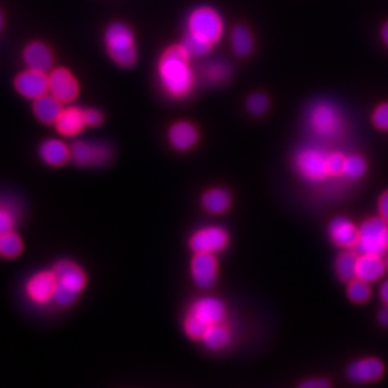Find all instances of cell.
<instances>
[{"instance_id": "35", "label": "cell", "mask_w": 388, "mask_h": 388, "mask_svg": "<svg viewBox=\"0 0 388 388\" xmlns=\"http://www.w3.org/2000/svg\"><path fill=\"white\" fill-rule=\"evenodd\" d=\"M14 225V219L7 210L0 209V235L12 232Z\"/></svg>"}, {"instance_id": "24", "label": "cell", "mask_w": 388, "mask_h": 388, "mask_svg": "<svg viewBox=\"0 0 388 388\" xmlns=\"http://www.w3.org/2000/svg\"><path fill=\"white\" fill-rule=\"evenodd\" d=\"M230 338H232L230 329L221 322L214 326H210L209 328L206 329L205 335L202 336V341L209 350L219 351L229 344Z\"/></svg>"}, {"instance_id": "40", "label": "cell", "mask_w": 388, "mask_h": 388, "mask_svg": "<svg viewBox=\"0 0 388 388\" xmlns=\"http://www.w3.org/2000/svg\"><path fill=\"white\" fill-rule=\"evenodd\" d=\"M378 319H380V322H381L383 326L388 327V306H385L381 312H380V314H378Z\"/></svg>"}, {"instance_id": "34", "label": "cell", "mask_w": 388, "mask_h": 388, "mask_svg": "<svg viewBox=\"0 0 388 388\" xmlns=\"http://www.w3.org/2000/svg\"><path fill=\"white\" fill-rule=\"evenodd\" d=\"M374 126L380 130H388V104L381 105L374 113Z\"/></svg>"}, {"instance_id": "12", "label": "cell", "mask_w": 388, "mask_h": 388, "mask_svg": "<svg viewBox=\"0 0 388 388\" xmlns=\"http://www.w3.org/2000/svg\"><path fill=\"white\" fill-rule=\"evenodd\" d=\"M187 314L209 328L210 326L224 322L226 309L221 300L210 297L197 299Z\"/></svg>"}, {"instance_id": "8", "label": "cell", "mask_w": 388, "mask_h": 388, "mask_svg": "<svg viewBox=\"0 0 388 388\" xmlns=\"http://www.w3.org/2000/svg\"><path fill=\"white\" fill-rule=\"evenodd\" d=\"M71 158L82 167L101 166L111 158V149L101 142L77 141L71 146Z\"/></svg>"}, {"instance_id": "5", "label": "cell", "mask_w": 388, "mask_h": 388, "mask_svg": "<svg viewBox=\"0 0 388 388\" xmlns=\"http://www.w3.org/2000/svg\"><path fill=\"white\" fill-rule=\"evenodd\" d=\"M189 33L208 40L211 45L217 43L223 36L224 23L217 12L209 7L195 9L187 21Z\"/></svg>"}, {"instance_id": "10", "label": "cell", "mask_w": 388, "mask_h": 388, "mask_svg": "<svg viewBox=\"0 0 388 388\" xmlns=\"http://www.w3.org/2000/svg\"><path fill=\"white\" fill-rule=\"evenodd\" d=\"M217 261L214 254L195 253L191 261V276L194 283L202 289H209L217 283Z\"/></svg>"}, {"instance_id": "19", "label": "cell", "mask_w": 388, "mask_h": 388, "mask_svg": "<svg viewBox=\"0 0 388 388\" xmlns=\"http://www.w3.org/2000/svg\"><path fill=\"white\" fill-rule=\"evenodd\" d=\"M169 140L172 147L180 151H186L196 145V142L199 140V134L193 123L181 121L172 125V128L169 131Z\"/></svg>"}, {"instance_id": "27", "label": "cell", "mask_w": 388, "mask_h": 388, "mask_svg": "<svg viewBox=\"0 0 388 388\" xmlns=\"http://www.w3.org/2000/svg\"><path fill=\"white\" fill-rule=\"evenodd\" d=\"M232 51L238 56H247L253 48V39L247 28L237 27L232 33Z\"/></svg>"}, {"instance_id": "42", "label": "cell", "mask_w": 388, "mask_h": 388, "mask_svg": "<svg viewBox=\"0 0 388 388\" xmlns=\"http://www.w3.org/2000/svg\"><path fill=\"white\" fill-rule=\"evenodd\" d=\"M1 24H3V21H1V15H0V28H1Z\"/></svg>"}, {"instance_id": "6", "label": "cell", "mask_w": 388, "mask_h": 388, "mask_svg": "<svg viewBox=\"0 0 388 388\" xmlns=\"http://www.w3.org/2000/svg\"><path fill=\"white\" fill-rule=\"evenodd\" d=\"M388 224L382 217L368 219L359 229L357 245L361 254L380 255L388 247Z\"/></svg>"}, {"instance_id": "13", "label": "cell", "mask_w": 388, "mask_h": 388, "mask_svg": "<svg viewBox=\"0 0 388 388\" xmlns=\"http://www.w3.org/2000/svg\"><path fill=\"white\" fill-rule=\"evenodd\" d=\"M15 87L23 97L37 99L49 90L48 75L45 72L28 69L16 77Z\"/></svg>"}, {"instance_id": "14", "label": "cell", "mask_w": 388, "mask_h": 388, "mask_svg": "<svg viewBox=\"0 0 388 388\" xmlns=\"http://www.w3.org/2000/svg\"><path fill=\"white\" fill-rule=\"evenodd\" d=\"M27 295L36 304H45L54 297L56 276L53 270L39 271L30 278L25 287Z\"/></svg>"}, {"instance_id": "32", "label": "cell", "mask_w": 388, "mask_h": 388, "mask_svg": "<svg viewBox=\"0 0 388 388\" xmlns=\"http://www.w3.org/2000/svg\"><path fill=\"white\" fill-rule=\"evenodd\" d=\"M344 156L342 152H329L328 155V172L329 176H341L343 175Z\"/></svg>"}, {"instance_id": "3", "label": "cell", "mask_w": 388, "mask_h": 388, "mask_svg": "<svg viewBox=\"0 0 388 388\" xmlns=\"http://www.w3.org/2000/svg\"><path fill=\"white\" fill-rule=\"evenodd\" d=\"M308 123L312 132L323 140H335L343 132L342 113L336 106L327 101L318 102L311 108Z\"/></svg>"}, {"instance_id": "29", "label": "cell", "mask_w": 388, "mask_h": 388, "mask_svg": "<svg viewBox=\"0 0 388 388\" xmlns=\"http://www.w3.org/2000/svg\"><path fill=\"white\" fill-rule=\"evenodd\" d=\"M367 164L365 158L359 155L345 156L344 160L343 175L350 179H359L365 175Z\"/></svg>"}, {"instance_id": "2", "label": "cell", "mask_w": 388, "mask_h": 388, "mask_svg": "<svg viewBox=\"0 0 388 388\" xmlns=\"http://www.w3.org/2000/svg\"><path fill=\"white\" fill-rule=\"evenodd\" d=\"M56 276V291L53 299L60 306L73 304L83 288L86 287V276L82 269L69 260H62L53 269Z\"/></svg>"}, {"instance_id": "36", "label": "cell", "mask_w": 388, "mask_h": 388, "mask_svg": "<svg viewBox=\"0 0 388 388\" xmlns=\"http://www.w3.org/2000/svg\"><path fill=\"white\" fill-rule=\"evenodd\" d=\"M84 121L87 126L96 128L102 123V114L98 112L97 110H87L84 111Z\"/></svg>"}, {"instance_id": "20", "label": "cell", "mask_w": 388, "mask_h": 388, "mask_svg": "<svg viewBox=\"0 0 388 388\" xmlns=\"http://www.w3.org/2000/svg\"><path fill=\"white\" fill-rule=\"evenodd\" d=\"M54 123L60 134L69 137L80 134L84 126H87L84 121V111L75 107L63 110Z\"/></svg>"}, {"instance_id": "18", "label": "cell", "mask_w": 388, "mask_h": 388, "mask_svg": "<svg viewBox=\"0 0 388 388\" xmlns=\"http://www.w3.org/2000/svg\"><path fill=\"white\" fill-rule=\"evenodd\" d=\"M23 58L29 69H36L39 72H49L53 66V56L49 48L43 43H32L24 51Z\"/></svg>"}, {"instance_id": "39", "label": "cell", "mask_w": 388, "mask_h": 388, "mask_svg": "<svg viewBox=\"0 0 388 388\" xmlns=\"http://www.w3.org/2000/svg\"><path fill=\"white\" fill-rule=\"evenodd\" d=\"M380 294H381V298L382 300H383V303H385L386 306H388V280H386L385 283L382 284Z\"/></svg>"}, {"instance_id": "11", "label": "cell", "mask_w": 388, "mask_h": 388, "mask_svg": "<svg viewBox=\"0 0 388 388\" xmlns=\"http://www.w3.org/2000/svg\"><path fill=\"white\" fill-rule=\"evenodd\" d=\"M48 87L49 93L62 104H69L75 101L78 95V83L75 77L63 68L54 69L48 75Z\"/></svg>"}, {"instance_id": "4", "label": "cell", "mask_w": 388, "mask_h": 388, "mask_svg": "<svg viewBox=\"0 0 388 388\" xmlns=\"http://www.w3.org/2000/svg\"><path fill=\"white\" fill-rule=\"evenodd\" d=\"M107 51L117 64L122 67L134 66L137 60V51L134 45V34L128 25L122 23H113L106 32Z\"/></svg>"}, {"instance_id": "9", "label": "cell", "mask_w": 388, "mask_h": 388, "mask_svg": "<svg viewBox=\"0 0 388 388\" xmlns=\"http://www.w3.org/2000/svg\"><path fill=\"white\" fill-rule=\"evenodd\" d=\"M229 241L228 232L219 226H206L195 232L190 239V247L195 253L214 254L223 250Z\"/></svg>"}, {"instance_id": "7", "label": "cell", "mask_w": 388, "mask_h": 388, "mask_svg": "<svg viewBox=\"0 0 388 388\" xmlns=\"http://www.w3.org/2000/svg\"><path fill=\"white\" fill-rule=\"evenodd\" d=\"M328 155L319 147H304L295 156V167L302 178L319 182L329 176Z\"/></svg>"}, {"instance_id": "31", "label": "cell", "mask_w": 388, "mask_h": 388, "mask_svg": "<svg viewBox=\"0 0 388 388\" xmlns=\"http://www.w3.org/2000/svg\"><path fill=\"white\" fill-rule=\"evenodd\" d=\"M229 67L223 62H213L205 69V75L211 82H223L229 75Z\"/></svg>"}, {"instance_id": "15", "label": "cell", "mask_w": 388, "mask_h": 388, "mask_svg": "<svg viewBox=\"0 0 388 388\" xmlns=\"http://www.w3.org/2000/svg\"><path fill=\"white\" fill-rule=\"evenodd\" d=\"M329 235L338 247L352 249L357 245L359 229L351 220L345 217H336L329 225Z\"/></svg>"}, {"instance_id": "1", "label": "cell", "mask_w": 388, "mask_h": 388, "mask_svg": "<svg viewBox=\"0 0 388 388\" xmlns=\"http://www.w3.org/2000/svg\"><path fill=\"white\" fill-rule=\"evenodd\" d=\"M158 75L165 90L172 97H185L194 84L189 58L180 48L165 53L158 63Z\"/></svg>"}, {"instance_id": "26", "label": "cell", "mask_w": 388, "mask_h": 388, "mask_svg": "<svg viewBox=\"0 0 388 388\" xmlns=\"http://www.w3.org/2000/svg\"><path fill=\"white\" fill-rule=\"evenodd\" d=\"M359 255L353 252H344L337 258L336 271L339 279L344 282H351L356 278V264Z\"/></svg>"}, {"instance_id": "21", "label": "cell", "mask_w": 388, "mask_h": 388, "mask_svg": "<svg viewBox=\"0 0 388 388\" xmlns=\"http://www.w3.org/2000/svg\"><path fill=\"white\" fill-rule=\"evenodd\" d=\"M39 156L49 166H62L71 158V149L60 140H45L39 146Z\"/></svg>"}, {"instance_id": "44", "label": "cell", "mask_w": 388, "mask_h": 388, "mask_svg": "<svg viewBox=\"0 0 388 388\" xmlns=\"http://www.w3.org/2000/svg\"><path fill=\"white\" fill-rule=\"evenodd\" d=\"M387 265H388V256H387Z\"/></svg>"}, {"instance_id": "17", "label": "cell", "mask_w": 388, "mask_h": 388, "mask_svg": "<svg viewBox=\"0 0 388 388\" xmlns=\"http://www.w3.org/2000/svg\"><path fill=\"white\" fill-rule=\"evenodd\" d=\"M385 269L386 264L380 255L361 254L356 264V278L372 283L385 274Z\"/></svg>"}, {"instance_id": "33", "label": "cell", "mask_w": 388, "mask_h": 388, "mask_svg": "<svg viewBox=\"0 0 388 388\" xmlns=\"http://www.w3.org/2000/svg\"><path fill=\"white\" fill-rule=\"evenodd\" d=\"M268 98L264 95L256 93L247 99V110L254 114H263L268 110Z\"/></svg>"}, {"instance_id": "16", "label": "cell", "mask_w": 388, "mask_h": 388, "mask_svg": "<svg viewBox=\"0 0 388 388\" xmlns=\"http://www.w3.org/2000/svg\"><path fill=\"white\" fill-rule=\"evenodd\" d=\"M347 374L354 382L377 381L383 376V365L376 359H359L348 367Z\"/></svg>"}, {"instance_id": "22", "label": "cell", "mask_w": 388, "mask_h": 388, "mask_svg": "<svg viewBox=\"0 0 388 388\" xmlns=\"http://www.w3.org/2000/svg\"><path fill=\"white\" fill-rule=\"evenodd\" d=\"M33 111L38 120L43 123H54L63 111L62 102L52 95H43L42 97L34 99Z\"/></svg>"}, {"instance_id": "43", "label": "cell", "mask_w": 388, "mask_h": 388, "mask_svg": "<svg viewBox=\"0 0 388 388\" xmlns=\"http://www.w3.org/2000/svg\"><path fill=\"white\" fill-rule=\"evenodd\" d=\"M387 241H388V232H387Z\"/></svg>"}, {"instance_id": "28", "label": "cell", "mask_w": 388, "mask_h": 388, "mask_svg": "<svg viewBox=\"0 0 388 388\" xmlns=\"http://www.w3.org/2000/svg\"><path fill=\"white\" fill-rule=\"evenodd\" d=\"M22 240L13 232L0 235V254L5 258H16L22 253Z\"/></svg>"}, {"instance_id": "38", "label": "cell", "mask_w": 388, "mask_h": 388, "mask_svg": "<svg viewBox=\"0 0 388 388\" xmlns=\"http://www.w3.org/2000/svg\"><path fill=\"white\" fill-rule=\"evenodd\" d=\"M302 388H326L329 387V382L326 380H314V381L303 382Z\"/></svg>"}, {"instance_id": "41", "label": "cell", "mask_w": 388, "mask_h": 388, "mask_svg": "<svg viewBox=\"0 0 388 388\" xmlns=\"http://www.w3.org/2000/svg\"><path fill=\"white\" fill-rule=\"evenodd\" d=\"M382 36H383V40H385L386 45H388V23L385 25L383 30H382Z\"/></svg>"}, {"instance_id": "23", "label": "cell", "mask_w": 388, "mask_h": 388, "mask_svg": "<svg viewBox=\"0 0 388 388\" xmlns=\"http://www.w3.org/2000/svg\"><path fill=\"white\" fill-rule=\"evenodd\" d=\"M230 195L224 189H211L202 195V204L211 214H221L230 206Z\"/></svg>"}, {"instance_id": "37", "label": "cell", "mask_w": 388, "mask_h": 388, "mask_svg": "<svg viewBox=\"0 0 388 388\" xmlns=\"http://www.w3.org/2000/svg\"><path fill=\"white\" fill-rule=\"evenodd\" d=\"M378 206H380L382 219L388 224V191L382 195Z\"/></svg>"}, {"instance_id": "25", "label": "cell", "mask_w": 388, "mask_h": 388, "mask_svg": "<svg viewBox=\"0 0 388 388\" xmlns=\"http://www.w3.org/2000/svg\"><path fill=\"white\" fill-rule=\"evenodd\" d=\"M211 43L200 37H196L194 34H189L182 45H180V49L186 56L187 58H197L208 54L211 49Z\"/></svg>"}, {"instance_id": "30", "label": "cell", "mask_w": 388, "mask_h": 388, "mask_svg": "<svg viewBox=\"0 0 388 388\" xmlns=\"http://www.w3.org/2000/svg\"><path fill=\"white\" fill-rule=\"evenodd\" d=\"M348 298L351 299L354 303H365L371 295V291L368 283L361 280V279H352L348 284V289H347Z\"/></svg>"}]
</instances>
